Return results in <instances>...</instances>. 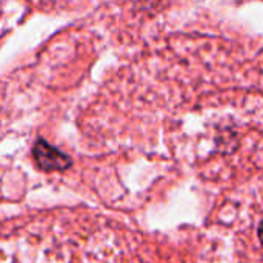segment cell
<instances>
[{"label":"cell","mask_w":263,"mask_h":263,"mask_svg":"<svg viewBox=\"0 0 263 263\" xmlns=\"http://www.w3.org/2000/svg\"><path fill=\"white\" fill-rule=\"evenodd\" d=\"M32 156L37 163V166L45 173L52 171H65L71 166V159L57 149L55 146L49 145L43 139H37V142L32 146Z\"/></svg>","instance_id":"obj_1"},{"label":"cell","mask_w":263,"mask_h":263,"mask_svg":"<svg viewBox=\"0 0 263 263\" xmlns=\"http://www.w3.org/2000/svg\"><path fill=\"white\" fill-rule=\"evenodd\" d=\"M259 240H260V243H262L263 247V219L262 222H260V225H259Z\"/></svg>","instance_id":"obj_2"}]
</instances>
